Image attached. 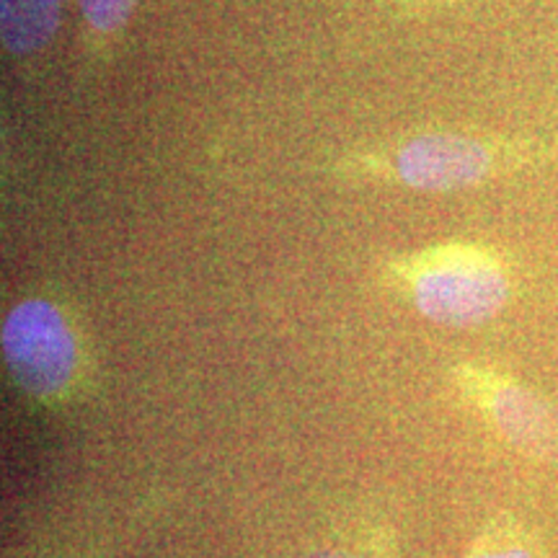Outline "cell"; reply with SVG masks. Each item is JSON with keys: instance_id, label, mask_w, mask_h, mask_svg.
<instances>
[{"instance_id": "1", "label": "cell", "mask_w": 558, "mask_h": 558, "mask_svg": "<svg viewBox=\"0 0 558 558\" xmlns=\"http://www.w3.org/2000/svg\"><path fill=\"white\" fill-rule=\"evenodd\" d=\"M509 298L505 271L492 256L473 248H450L432 256L414 277V303L442 326H478L494 318Z\"/></svg>"}, {"instance_id": "2", "label": "cell", "mask_w": 558, "mask_h": 558, "mask_svg": "<svg viewBox=\"0 0 558 558\" xmlns=\"http://www.w3.org/2000/svg\"><path fill=\"white\" fill-rule=\"evenodd\" d=\"M3 354L13 380L37 399L68 390L78 347L65 316L50 300H24L3 324Z\"/></svg>"}, {"instance_id": "3", "label": "cell", "mask_w": 558, "mask_h": 558, "mask_svg": "<svg viewBox=\"0 0 558 558\" xmlns=\"http://www.w3.org/2000/svg\"><path fill=\"white\" fill-rule=\"evenodd\" d=\"M492 153L478 140L432 132L407 143L396 158L399 177L424 192H452L478 184L492 171Z\"/></svg>"}, {"instance_id": "4", "label": "cell", "mask_w": 558, "mask_h": 558, "mask_svg": "<svg viewBox=\"0 0 558 558\" xmlns=\"http://www.w3.org/2000/svg\"><path fill=\"white\" fill-rule=\"evenodd\" d=\"M492 411L501 432L522 448L558 456V416L546 403L533 399L525 390L507 386L494 390Z\"/></svg>"}, {"instance_id": "5", "label": "cell", "mask_w": 558, "mask_h": 558, "mask_svg": "<svg viewBox=\"0 0 558 558\" xmlns=\"http://www.w3.org/2000/svg\"><path fill=\"white\" fill-rule=\"evenodd\" d=\"M62 0H0V34L13 54L41 50L58 29Z\"/></svg>"}, {"instance_id": "6", "label": "cell", "mask_w": 558, "mask_h": 558, "mask_svg": "<svg viewBox=\"0 0 558 558\" xmlns=\"http://www.w3.org/2000/svg\"><path fill=\"white\" fill-rule=\"evenodd\" d=\"M83 19L99 34H114L128 24L135 0H78Z\"/></svg>"}, {"instance_id": "7", "label": "cell", "mask_w": 558, "mask_h": 558, "mask_svg": "<svg viewBox=\"0 0 558 558\" xmlns=\"http://www.w3.org/2000/svg\"><path fill=\"white\" fill-rule=\"evenodd\" d=\"M469 558H535L530 554V548L520 546V543H492V546H484L473 550Z\"/></svg>"}, {"instance_id": "8", "label": "cell", "mask_w": 558, "mask_h": 558, "mask_svg": "<svg viewBox=\"0 0 558 558\" xmlns=\"http://www.w3.org/2000/svg\"><path fill=\"white\" fill-rule=\"evenodd\" d=\"M305 558H367L362 554H352V550H339V548H326V550H316V554L305 556Z\"/></svg>"}]
</instances>
